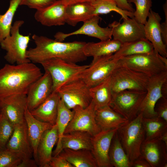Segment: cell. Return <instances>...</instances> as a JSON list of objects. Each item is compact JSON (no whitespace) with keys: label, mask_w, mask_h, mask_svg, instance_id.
Masks as SVG:
<instances>
[{"label":"cell","mask_w":167,"mask_h":167,"mask_svg":"<svg viewBox=\"0 0 167 167\" xmlns=\"http://www.w3.org/2000/svg\"><path fill=\"white\" fill-rule=\"evenodd\" d=\"M32 38L36 46L27 49L26 56L33 63L40 64L46 60L58 58L77 63L87 59L83 52L86 42H65L36 34H34Z\"/></svg>","instance_id":"1"},{"label":"cell","mask_w":167,"mask_h":167,"mask_svg":"<svg viewBox=\"0 0 167 167\" xmlns=\"http://www.w3.org/2000/svg\"><path fill=\"white\" fill-rule=\"evenodd\" d=\"M43 74L31 62L6 64L0 69V100L15 94H26L31 85Z\"/></svg>","instance_id":"2"},{"label":"cell","mask_w":167,"mask_h":167,"mask_svg":"<svg viewBox=\"0 0 167 167\" xmlns=\"http://www.w3.org/2000/svg\"><path fill=\"white\" fill-rule=\"evenodd\" d=\"M143 117L142 113H139L134 118L122 125L117 131L123 148L131 162L141 156V147L145 139Z\"/></svg>","instance_id":"3"},{"label":"cell","mask_w":167,"mask_h":167,"mask_svg":"<svg viewBox=\"0 0 167 167\" xmlns=\"http://www.w3.org/2000/svg\"><path fill=\"white\" fill-rule=\"evenodd\" d=\"M40 64L51 75L53 92L65 84L81 79L83 73L89 66L78 65L58 58L47 59Z\"/></svg>","instance_id":"4"},{"label":"cell","mask_w":167,"mask_h":167,"mask_svg":"<svg viewBox=\"0 0 167 167\" xmlns=\"http://www.w3.org/2000/svg\"><path fill=\"white\" fill-rule=\"evenodd\" d=\"M24 23L23 20L15 21L11 28L10 35L0 42L1 48L6 51L4 59L9 64H19L31 62L26 56L29 36L23 35L19 32L20 28Z\"/></svg>","instance_id":"5"},{"label":"cell","mask_w":167,"mask_h":167,"mask_svg":"<svg viewBox=\"0 0 167 167\" xmlns=\"http://www.w3.org/2000/svg\"><path fill=\"white\" fill-rule=\"evenodd\" d=\"M120 65L143 73L149 77L167 71V59L152 52L127 56L118 59Z\"/></svg>","instance_id":"6"},{"label":"cell","mask_w":167,"mask_h":167,"mask_svg":"<svg viewBox=\"0 0 167 167\" xmlns=\"http://www.w3.org/2000/svg\"><path fill=\"white\" fill-rule=\"evenodd\" d=\"M149 77L119 64L110 76L113 93L125 90L145 91Z\"/></svg>","instance_id":"7"},{"label":"cell","mask_w":167,"mask_h":167,"mask_svg":"<svg viewBox=\"0 0 167 167\" xmlns=\"http://www.w3.org/2000/svg\"><path fill=\"white\" fill-rule=\"evenodd\" d=\"M146 93V91L125 90L113 93L109 106L128 120H131L139 114Z\"/></svg>","instance_id":"8"},{"label":"cell","mask_w":167,"mask_h":167,"mask_svg":"<svg viewBox=\"0 0 167 167\" xmlns=\"http://www.w3.org/2000/svg\"><path fill=\"white\" fill-rule=\"evenodd\" d=\"M55 92L71 109L78 106L86 108L92 101L90 88L81 79L62 86Z\"/></svg>","instance_id":"9"},{"label":"cell","mask_w":167,"mask_h":167,"mask_svg":"<svg viewBox=\"0 0 167 167\" xmlns=\"http://www.w3.org/2000/svg\"><path fill=\"white\" fill-rule=\"evenodd\" d=\"M113 55L93 58L84 72L81 79L90 88L110 77L118 65V59L115 58Z\"/></svg>","instance_id":"10"},{"label":"cell","mask_w":167,"mask_h":167,"mask_svg":"<svg viewBox=\"0 0 167 167\" xmlns=\"http://www.w3.org/2000/svg\"><path fill=\"white\" fill-rule=\"evenodd\" d=\"M72 109L73 116L64 134L79 131L88 132L93 136L101 131L96 122V110L92 101L86 108L78 106Z\"/></svg>","instance_id":"11"},{"label":"cell","mask_w":167,"mask_h":167,"mask_svg":"<svg viewBox=\"0 0 167 167\" xmlns=\"http://www.w3.org/2000/svg\"><path fill=\"white\" fill-rule=\"evenodd\" d=\"M166 82L167 71L149 77L146 94L141 105L139 112L142 113L143 118H152L157 116L155 111V106L158 100L163 97L162 88Z\"/></svg>","instance_id":"12"},{"label":"cell","mask_w":167,"mask_h":167,"mask_svg":"<svg viewBox=\"0 0 167 167\" xmlns=\"http://www.w3.org/2000/svg\"><path fill=\"white\" fill-rule=\"evenodd\" d=\"M123 20L122 23L114 21L109 25L112 30L113 39L123 44L146 39L144 24L138 22L134 17Z\"/></svg>","instance_id":"13"},{"label":"cell","mask_w":167,"mask_h":167,"mask_svg":"<svg viewBox=\"0 0 167 167\" xmlns=\"http://www.w3.org/2000/svg\"><path fill=\"white\" fill-rule=\"evenodd\" d=\"M6 148L22 161L32 158L33 151L25 120L22 123L14 125V131Z\"/></svg>","instance_id":"14"},{"label":"cell","mask_w":167,"mask_h":167,"mask_svg":"<svg viewBox=\"0 0 167 167\" xmlns=\"http://www.w3.org/2000/svg\"><path fill=\"white\" fill-rule=\"evenodd\" d=\"M118 129L101 130L92 136L91 151L98 167H112L109 152L112 140Z\"/></svg>","instance_id":"15"},{"label":"cell","mask_w":167,"mask_h":167,"mask_svg":"<svg viewBox=\"0 0 167 167\" xmlns=\"http://www.w3.org/2000/svg\"><path fill=\"white\" fill-rule=\"evenodd\" d=\"M53 92V83L50 74L45 71L30 86L26 94L27 107L31 112L42 103Z\"/></svg>","instance_id":"16"},{"label":"cell","mask_w":167,"mask_h":167,"mask_svg":"<svg viewBox=\"0 0 167 167\" xmlns=\"http://www.w3.org/2000/svg\"><path fill=\"white\" fill-rule=\"evenodd\" d=\"M101 17L98 15H93L83 22L82 26L76 30L69 33L58 32L54 36L55 40L62 41L66 38L73 35H84L94 37L101 41L112 39L111 29L108 27L103 28L99 25Z\"/></svg>","instance_id":"17"},{"label":"cell","mask_w":167,"mask_h":167,"mask_svg":"<svg viewBox=\"0 0 167 167\" xmlns=\"http://www.w3.org/2000/svg\"><path fill=\"white\" fill-rule=\"evenodd\" d=\"M27 107L26 94L14 95L0 100V113L13 125L23 122Z\"/></svg>","instance_id":"18"},{"label":"cell","mask_w":167,"mask_h":167,"mask_svg":"<svg viewBox=\"0 0 167 167\" xmlns=\"http://www.w3.org/2000/svg\"><path fill=\"white\" fill-rule=\"evenodd\" d=\"M140 153L151 167H167V146L159 138L144 140Z\"/></svg>","instance_id":"19"},{"label":"cell","mask_w":167,"mask_h":167,"mask_svg":"<svg viewBox=\"0 0 167 167\" xmlns=\"http://www.w3.org/2000/svg\"><path fill=\"white\" fill-rule=\"evenodd\" d=\"M148 18L144 25L145 38L152 44L156 52L167 58V46L163 42L161 36V18L159 13L151 9Z\"/></svg>","instance_id":"20"},{"label":"cell","mask_w":167,"mask_h":167,"mask_svg":"<svg viewBox=\"0 0 167 167\" xmlns=\"http://www.w3.org/2000/svg\"><path fill=\"white\" fill-rule=\"evenodd\" d=\"M66 7L62 0H56L46 8L36 10L34 15L35 19L45 26L63 25L66 23Z\"/></svg>","instance_id":"21"},{"label":"cell","mask_w":167,"mask_h":167,"mask_svg":"<svg viewBox=\"0 0 167 167\" xmlns=\"http://www.w3.org/2000/svg\"><path fill=\"white\" fill-rule=\"evenodd\" d=\"M58 139L56 124L43 134L37 150V164L40 167H49L52 157V150Z\"/></svg>","instance_id":"22"},{"label":"cell","mask_w":167,"mask_h":167,"mask_svg":"<svg viewBox=\"0 0 167 167\" xmlns=\"http://www.w3.org/2000/svg\"><path fill=\"white\" fill-rule=\"evenodd\" d=\"M60 99L58 93L53 91L42 103L30 112L38 120L54 125L56 124Z\"/></svg>","instance_id":"23"},{"label":"cell","mask_w":167,"mask_h":167,"mask_svg":"<svg viewBox=\"0 0 167 167\" xmlns=\"http://www.w3.org/2000/svg\"><path fill=\"white\" fill-rule=\"evenodd\" d=\"M24 118L28 135L32 148L34 159L37 164V150L40 140L44 133L51 128L53 125L36 119L32 114L27 107L25 109Z\"/></svg>","instance_id":"24"},{"label":"cell","mask_w":167,"mask_h":167,"mask_svg":"<svg viewBox=\"0 0 167 167\" xmlns=\"http://www.w3.org/2000/svg\"><path fill=\"white\" fill-rule=\"evenodd\" d=\"M95 119L101 130L118 129L128 121L115 111L109 105L96 109Z\"/></svg>","instance_id":"25"},{"label":"cell","mask_w":167,"mask_h":167,"mask_svg":"<svg viewBox=\"0 0 167 167\" xmlns=\"http://www.w3.org/2000/svg\"><path fill=\"white\" fill-rule=\"evenodd\" d=\"M94 15L93 8L90 2L74 3L66 6V23L72 26L84 22Z\"/></svg>","instance_id":"26"},{"label":"cell","mask_w":167,"mask_h":167,"mask_svg":"<svg viewBox=\"0 0 167 167\" xmlns=\"http://www.w3.org/2000/svg\"><path fill=\"white\" fill-rule=\"evenodd\" d=\"M122 44L113 39L101 41L97 43H86L83 49L84 55L93 58L113 54L120 48Z\"/></svg>","instance_id":"27"},{"label":"cell","mask_w":167,"mask_h":167,"mask_svg":"<svg viewBox=\"0 0 167 167\" xmlns=\"http://www.w3.org/2000/svg\"><path fill=\"white\" fill-rule=\"evenodd\" d=\"M92 136L88 132L79 131L65 134L61 140L62 149L91 150Z\"/></svg>","instance_id":"28"},{"label":"cell","mask_w":167,"mask_h":167,"mask_svg":"<svg viewBox=\"0 0 167 167\" xmlns=\"http://www.w3.org/2000/svg\"><path fill=\"white\" fill-rule=\"evenodd\" d=\"M74 167H97L96 160L91 150L65 148L59 153Z\"/></svg>","instance_id":"29"},{"label":"cell","mask_w":167,"mask_h":167,"mask_svg":"<svg viewBox=\"0 0 167 167\" xmlns=\"http://www.w3.org/2000/svg\"><path fill=\"white\" fill-rule=\"evenodd\" d=\"M90 92L92 101L96 110L109 106L113 95L110 77L97 85L90 88Z\"/></svg>","instance_id":"30"},{"label":"cell","mask_w":167,"mask_h":167,"mask_svg":"<svg viewBox=\"0 0 167 167\" xmlns=\"http://www.w3.org/2000/svg\"><path fill=\"white\" fill-rule=\"evenodd\" d=\"M152 44L146 39L122 44L119 50L113 54L115 59L151 52L154 50Z\"/></svg>","instance_id":"31"},{"label":"cell","mask_w":167,"mask_h":167,"mask_svg":"<svg viewBox=\"0 0 167 167\" xmlns=\"http://www.w3.org/2000/svg\"><path fill=\"white\" fill-rule=\"evenodd\" d=\"M74 114L72 109L68 108L63 101L60 99L56 124L57 125L58 139L56 148L54 152V156L59 154L62 151L61 142L64 132Z\"/></svg>","instance_id":"32"},{"label":"cell","mask_w":167,"mask_h":167,"mask_svg":"<svg viewBox=\"0 0 167 167\" xmlns=\"http://www.w3.org/2000/svg\"><path fill=\"white\" fill-rule=\"evenodd\" d=\"M109 156L112 167H132V162L123 148L117 132L111 142Z\"/></svg>","instance_id":"33"},{"label":"cell","mask_w":167,"mask_h":167,"mask_svg":"<svg viewBox=\"0 0 167 167\" xmlns=\"http://www.w3.org/2000/svg\"><path fill=\"white\" fill-rule=\"evenodd\" d=\"M142 123L145 132V140L159 138L167 131V122L157 116L143 117Z\"/></svg>","instance_id":"34"},{"label":"cell","mask_w":167,"mask_h":167,"mask_svg":"<svg viewBox=\"0 0 167 167\" xmlns=\"http://www.w3.org/2000/svg\"><path fill=\"white\" fill-rule=\"evenodd\" d=\"M90 2L93 8L94 15L114 11L120 15L123 19L134 17L133 12L120 9L113 0H96Z\"/></svg>","instance_id":"35"},{"label":"cell","mask_w":167,"mask_h":167,"mask_svg":"<svg viewBox=\"0 0 167 167\" xmlns=\"http://www.w3.org/2000/svg\"><path fill=\"white\" fill-rule=\"evenodd\" d=\"M20 2V0H11L6 12L3 14L0 13V42L10 35L13 19Z\"/></svg>","instance_id":"36"},{"label":"cell","mask_w":167,"mask_h":167,"mask_svg":"<svg viewBox=\"0 0 167 167\" xmlns=\"http://www.w3.org/2000/svg\"><path fill=\"white\" fill-rule=\"evenodd\" d=\"M130 3H134L136 9L134 17L139 23L144 25L147 22L151 7L152 0H127Z\"/></svg>","instance_id":"37"},{"label":"cell","mask_w":167,"mask_h":167,"mask_svg":"<svg viewBox=\"0 0 167 167\" xmlns=\"http://www.w3.org/2000/svg\"><path fill=\"white\" fill-rule=\"evenodd\" d=\"M14 129V125L3 114L0 113V150L6 148Z\"/></svg>","instance_id":"38"},{"label":"cell","mask_w":167,"mask_h":167,"mask_svg":"<svg viewBox=\"0 0 167 167\" xmlns=\"http://www.w3.org/2000/svg\"><path fill=\"white\" fill-rule=\"evenodd\" d=\"M22 160L6 148L0 150V167H18Z\"/></svg>","instance_id":"39"},{"label":"cell","mask_w":167,"mask_h":167,"mask_svg":"<svg viewBox=\"0 0 167 167\" xmlns=\"http://www.w3.org/2000/svg\"><path fill=\"white\" fill-rule=\"evenodd\" d=\"M56 0H20V5H24L31 9L40 10L54 3Z\"/></svg>","instance_id":"40"},{"label":"cell","mask_w":167,"mask_h":167,"mask_svg":"<svg viewBox=\"0 0 167 167\" xmlns=\"http://www.w3.org/2000/svg\"><path fill=\"white\" fill-rule=\"evenodd\" d=\"M154 110L157 116L167 122V97H162L156 102Z\"/></svg>","instance_id":"41"},{"label":"cell","mask_w":167,"mask_h":167,"mask_svg":"<svg viewBox=\"0 0 167 167\" xmlns=\"http://www.w3.org/2000/svg\"><path fill=\"white\" fill-rule=\"evenodd\" d=\"M49 167H74L63 156L59 154L52 156L49 163Z\"/></svg>","instance_id":"42"},{"label":"cell","mask_w":167,"mask_h":167,"mask_svg":"<svg viewBox=\"0 0 167 167\" xmlns=\"http://www.w3.org/2000/svg\"><path fill=\"white\" fill-rule=\"evenodd\" d=\"M163 9L165 15V21L161 24V36L163 42L167 46V3L164 4Z\"/></svg>","instance_id":"43"},{"label":"cell","mask_w":167,"mask_h":167,"mask_svg":"<svg viewBox=\"0 0 167 167\" xmlns=\"http://www.w3.org/2000/svg\"><path fill=\"white\" fill-rule=\"evenodd\" d=\"M117 6L120 9L133 12L135 9L133 8L132 5L129 3L127 0H113Z\"/></svg>","instance_id":"44"},{"label":"cell","mask_w":167,"mask_h":167,"mask_svg":"<svg viewBox=\"0 0 167 167\" xmlns=\"http://www.w3.org/2000/svg\"><path fill=\"white\" fill-rule=\"evenodd\" d=\"M132 163L133 167H151L149 163L141 156L133 161Z\"/></svg>","instance_id":"45"},{"label":"cell","mask_w":167,"mask_h":167,"mask_svg":"<svg viewBox=\"0 0 167 167\" xmlns=\"http://www.w3.org/2000/svg\"><path fill=\"white\" fill-rule=\"evenodd\" d=\"M38 166L35 160L32 158L22 161L18 167H37Z\"/></svg>","instance_id":"46"},{"label":"cell","mask_w":167,"mask_h":167,"mask_svg":"<svg viewBox=\"0 0 167 167\" xmlns=\"http://www.w3.org/2000/svg\"><path fill=\"white\" fill-rule=\"evenodd\" d=\"M96 0H62L64 4L68 5L83 2H91Z\"/></svg>","instance_id":"47"},{"label":"cell","mask_w":167,"mask_h":167,"mask_svg":"<svg viewBox=\"0 0 167 167\" xmlns=\"http://www.w3.org/2000/svg\"><path fill=\"white\" fill-rule=\"evenodd\" d=\"M167 146V131L164 133L159 138Z\"/></svg>","instance_id":"48"}]
</instances>
